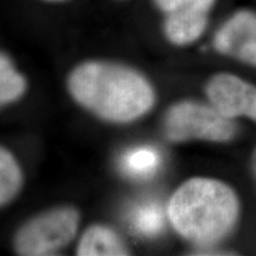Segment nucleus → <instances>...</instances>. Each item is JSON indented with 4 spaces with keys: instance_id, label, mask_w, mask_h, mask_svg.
<instances>
[{
    "instance_id": "nucleus-1",
    "label": "nucleus",
    "mask_w": 256,
    "mask_h": 256,
    "mask_svg": "<svg viewBox=\"0 0 256 256\" xmlns=\"http://www.w3.org/2000/svg\"><path fill=\"white\" fill-rule=\"evenodd\" d=\"M70 98L98 119L127 124L154 108V86L133 66L106 60H88L70 70L66 78Z\"/></svg>"
},
{
    "instance_id": "nucleus-2",
    "label": "nucleus",
    "mask_w": 256,
    "mask_h": 256,
    "mask_svg": "<svg viewBox=\"0 0 256 256\" xmlns=\"http://www.w3.org/2000/svg\"><path fill=\"white\" fill-rule=\"evenodd\" d=\"M240 216L236 192L218 179L194 177L176 188L168 204L174 232L198 248H211L232 232Z\"/></svg>"
},
{
    "instance_id": "nucleus-3",
    "label": "nucleus",
    "mask_w": 256,
    "mask_h": 256,
    "mask_svg": "<svg viewBox=\"0 0 256 256\" xmlns=\"http://www.w3.org/2000/svg\"><path fill=\"white\" fill-rule=\"evenodd\" d=\"M162 132L170 142L194 140L228 142L238 132L234 119L226 118L212 104L182 100L170 106L162 119Z\"/></svg>"
},
{
    "instance_id": "nucleus-4",
    "label": "nucleus",
    "mask_w": 256,
    "mask_h": 256,
    "mask_svg": "<svg viewBox=\"0 0 256 256\" xmlns=\"http://www.w3.org/2000/svg\"><path fill=\"white\" fill-rule=\"evenodd\" d=\"M80 223L81 214L76 208H51L19 226L12 242L14 250L22 256L56 255L75 240Z\"/></svg>"
},
{
    "instance_id": "nucleus-5",
    "label": "nucleus",
    "mask_w": 256,
    "mask_h": 256,
    "mask_svg": "<svg viewBox=\"0 0 256 256\" xmlns=\"http://www.w3.org/2000/svg\"><path fill=\"white\" fill-rule=\"evenodd\" d=\"M208 100L230 119L248 118L256 122V86L229 72L214 75L204 88Z\"/></svg>"
},
{
    "instance_id": "nucleus-6",
    "label": "nucleus",
    "mask_w": 256,
    "mask_h": 256,
    "mask_svg": "<svg viewBox=\"0 0 256 256\" xmlns=\"http://www.w3.org/2000/svg\"><path fill=\"white\" fill-rule=\"evenodd\" d=\"M212 46L220 55L256 66V12L232 14L216 31Z\"/></svg>"
},
{
    "instance_id": "nucleus-7",
    "label": "nucleus",
    "mask_w": 256,
    "mask_h": 256,
    "mask_svg": "<svg viewBox=\"0 0 256 256\" xmlns=\"http://www.w3.org/2000/svg\"><path fill=\"white\" fill-rule=\"evenodd\" d=\"M78 256H127L130 250L122 236L107 224L95 223L83 232L76 247Z\"/></svg>"
},
{
    "instance_id": "nucleus-8",
    "label": "nucleus",
    "mask_w": 256,
    "mask_h": 256,
    "mask_svg": "<svg viewBox=\"0 0 256 256\" xmlns=\"http://www.w3.org/2000/svg\"><path fill=\"white\" fill-rule=\"evenodd\" d=\"M24 185V174L20 164L8 147L0 148V206L14 202Z\"/></svg>"
},
{
    "instance_id": "nucleus-9",
    "label": "nucleus",
    "mask_w": 256,
    "mask_h": 256,
    "mask_svg": "<svg viewBox=\"0 0 256 256\" xmlns=\"http://www.w3.org/2000/svg\"><path fill=\"white\" fill-rule=\"evenodd\" d=\"M28 90V80L16 68L8 52L0 54V104L2 107L20 100Z\"/></svg>"
},
{
    "instance_id": "nucleus-10",
    "label": "nucleus",
    "mask_w": 256,
    "mask_h": 256,
    "mask_svg": "<svg viewBox=\"0 0 256 256\" xmlns=\"http://www.w3.org/2000/svg\"><path fill=\"white\" fill-rule=\"evenodd\" d=\"M216 0H153L162 17H183L209 23Z\"/></svg>"
},
{
    "instance_id": "nucleus-11",
    "label": "nucleus",
    "mask_w": 256,
    "mask_h": 256,
    "mask_svg": "<svg viewBox=\"0 0 256 256\" xmlns=\"http://www.w3.org/2000/svg\"><path fill=\"white\" fill-rule=\"evenodd\" d=\"M159 164L160 156L156 150L142 146L126 153L122 160V168L130 177L147 178L156 174Z\"/></svg>"
},
{
    "instance_id": "nucleus-12",
    "label": "nucleus",
    "mask_w": 256,
    "mask_h": 256,
    "mask_svg": "<svg viewBox=\"0 0 256 256\" xmlns=\"http://www.w3.org/2000/svg\"><path fill=\"white\" fill-rule=\"evenodd\" d=\"M136 232L145 236L156 235L162 226V211L156 206H147L139 209L134 215Z\"/></svg>"
},
{
    "instance_id": "nucleus-13",
    "label": "nucleus",
    "mask_w": 256,
    "mask_h": 256,
    "mask_svg": "<svg viewBox=\"0 0 256 256\" xmlns=\"http://www.w3.org/2000/svg\"><path fill=\"white\" fill-rule=\"evenodd\" d=\"M252 176H254L255 180H256V148L254 150L252 156Z\"/></svg>"
},
{
    "instance_id": "nucleus-14",
    "label": "nucleus",
    "mask_w": 256,
    "mask_h": 256,
    "mask_svg": "<svg viewBox=\"0 0 256 256\" xmlns=\"http://www.w3.org/2000/svg\"><path fill=\"white\" fill-rule=\"evenodd\" d=\"M40 2H48V4H63V2H72V0H40Z\"/></svg>"
},
{
    "instance_id": "nucleus-15",
    "label": "nucleus",
    "mask_w": 256,
    "mask_h": 256,
    "mask_svg": "<svg viewBox=\"0 0 256 256\" xmlns=\"http://www.w3.org/2000/svg\"><path fill=\"white\" fill-rule=\"evenodd\" d=\"M114 2H126V0H114Z\"/></svg>"
}]
</instances>
